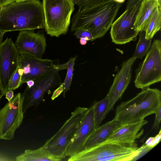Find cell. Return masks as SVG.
<instances>
[{"label":"cell","instance_id":"cell-1","mask_svg":"<svg viewBox=\"0 0 161 161\" xmlns=\"http://www.w3.org/2000/svg\"><path fill=\"white\" fill-rule=\"evenodd\" d=\"M45 20L42 3L39 0L11 3L0 8V31L43 29Z\"/></svg>","mask_w":161,"mask_h":161},{"label":"cell","instance_id":"cell-2","mask_svg":"<svg viewBox=\"0 0 161 161\" xmlns=\"http://www.w3.org/2000/svg\"><path fill=\"white\" fill-rule=\"evenodd\" d=\"M122 5L108 0L87 10H78L72 20L71 31L86 30L92 34L94 40L102 37L110 28Z\"/></svg>","mask_w":161,"mask_h":161},{"label":"cell","instance_id":"cell-3","mask_svg":"<svg viewBox=\"0 0 161 161\" xmlns=\"http://www.w3.org/2000/svg\"><path fill=\"white\" fill-rule=\"evenodd\" d=\"M161 106L160 91L144 88L133 98L118 105L113 119L122 124L137 121L155 114Z\"/></svg>","mask_w":161,"mask_h":161},{"label":"cell","instance_id":"cell-4","mask_svg":"<svg viewBox=\"0 0 161 161\" xmlns=\"http://www.w3.org/2000/svg\"><path fill=\"white\" fill-rule=\"evenodd\" d=\"M136 143L105 141L69 157V161H133L140 152Z\"/></svg>","mask_w":161,"mask_h":161},{"label":"cell","instance_id":"cell-5","mask_svg":"<svg viewBox=\"0 0 161 161\" xmlns=\"http://www.w3.org/2000/svg\"><path fill=\"white\" fill-rule=\"evenodd\" d=\"M88 109L81 107L76 108L59 130L42 146L55 161L62 160L66 157L67 148Z\"/></svg>","mask_w":161,"mask_h":161},{"label":"cell","instance_id":"cell-6","mask_svg":"<svg viewBox=\"0 0 161 161\" xmlns=\"http://www.w3.org/2000/svg\"><path fill=\"white\" fill-rule=\"evenodd\" d=\"M45 29L52 36L58 37L68 31L74 8L72 0H42Z\"/></svg>","mask_w":161,"mask_h":161},{"label":"cell","instance_id":"cell-7","mask_svg":"<svg viewBox=\"0 0 161 161\" xmlns=\"http://www.w3.org/2000/svg\"><path fill=\"white\" fill-rule=\"evenodd\" d=\"M137 69L135 86L142 89L161 80V41L154 40Z\"/></svg>","mask_w":161,"mask_h":161},{"label":"cell","instance_id":"cell-8","mask_svg":"<svg viewBox=\"0 0 161 161\" xmlns=\"http://www.w3.org/2000/svg\"><path fill=\"white\" fill-rule=\"evenodd\" d=\"M23 97L19 92L0 109V139H13L17 129L22 123L24 113Z\"/></svg>","mask_w":161,"mask_h":161},{"label":"cell","instance_id":"cell-9","mask_svg":"<svg viewBox=\"0 0 161 161\" xmlns=\"http://www.w3.org/2000/svg\"><path fill=\"white\" fill-rule=\"evenodd\" d=\"M58 65V67L52 69L35 80L34 85L31 88L26 87L22 94L24 114L30 108L42 100L44 95L48 91L61 83Z\"/></svg>","mask_w":161,"mask_h":161},{"label":"cell","instance_id":"cell-10","mask_svg":"<svg viewBox=\"0 0 161 161\" xmlns=\"http://www.w3.org/2000/svg\"><path fill=\"white\" fill-rule=\"evenodd\" d=\"M142 0L125 11L111 26L112 42L116 44H125L134 40L139 32L134 29V23Z\"/></svg>","mask_w":161,"mask_h":161},{"label":"cell","instance_id":"cell-11","mask_svg":"<svg viewBox=\"0 0 161 161\" xmlns=\"http://www.w3.org/2000/svg\"><path fill=\"white\" fill-rule=\"evenodd\" d=\"M19 56L11 38L0 42V92L3 96L8 90L10 79L19 66Z\"/></svg>","mask_w":161,"mask_h":161},{"label":"cell","instance_id":"cell-12","mask_svg":"<svg viewBox=\"0 0 161 161\" xmlns=\"http://www.w3.org/2000/svg\"><path fill=\"white\" fill-rule=\"evenodd\" d=\"M51 60L39 58L26 54H19V66L23 71L21 85L29 80H35L52 69L58 67Z\"/></svg>","mask_w":161,"mask_h":161},{"label":"cell","instance_id":"cell-13","mask_svg":"<svg viewBox=\"0 0 161 161\" xmlns=\"http://www.w3.org/2000/svg\"><path fill=\"white\" fill-rule=\"evenodd\" d=\"M15 45L19 54H27L42 58L47 46L43 32H34V30L20 31Z\"/></svg>","mask_w":161,"mask_h":161},{"label":"cell","instance_id":"cell-14","mask_svg":"<svg viewBox=\"0 0 161 161\" xmlns=\"http://www.w3.org/2000/svg\"><path fill=\"white\" fill-rule=\"evenodd\" d=\"M136 60L132 56L124 61L120 70L115 75L106 95L109 100L108 113L113 109L115 104L121 98L128 86L131 77L132 66Z\"/></svg>","mask_w":161,"mask_h":161},{"label":"cell","instance_id":"cell-15","mask_svg":"<svg viewBox=\"0 0 161 161\" xmlns=\"http://www.w3.org/2000/svg\"><path fill=\"white\" fill-rule=\"evenodd\" d=\"M95 129L92 104L88 108L74 138L69 145L66 157H70L82 151L87 141Z\"/></svg>","mask_w":161,"mask_h":161},{"label":"cell","instance_id":"cell-16","mask_svg":"<svg viewBox=\"0 0 161 161\" xmlns=\"http://www.w3.org/2000/svg\"><path fill=\"white\" fill-rule=\"evenodd\" d=\"M148 123L144 119L137 121L122 124L106 141L118 142L134 144L142 134V128Z\"/></svg>","mask_w":161,"mask_h":161},{"label":"cell","instance_id":"cell-17","mask_svg":"<svg viewBox=\"0 0 161 161\" xmlns=\"http://www.w3.org/2000/svg\"><path fill=\"white\" fill-rule=\"evenodd\" d=\"M122 125L119 122L113 119L99 125L95 129L88 138L85 144L84 149L96 146L105 142Z\"/></svg>","mask_w":161,"mask_h":161},{"label":"cell","instance_id":"cell-18","mask_svg":"<svg viewBox=\"0 0 161 161\" xmlns=\"http://www.w3.org/2000/svg\"><path fill=\"white\" fill-rule=\"evenodd\" d=\"M161 0H142L134 23L135 30L145 31L154 9L161 5Z\"/></svg>","mask_w":161,"mask_h":161},{"label":"cell","instance_id":"cell-19","mask_svg":"<svg viewBox=\"0 0 161 161\" xmlns=\"http://www.w3.org/2000/svg\"><path fill=\"white\" fill-rule=\"evenodd\" d=\"M16 161H55L46 152L43 147L36 149L25 150L24 152L17 156Z\"/></svg>","mask_w":161,"mask_h":161},{"label":"cell","instance_id":"cell-20","mask_svg":"<svg viewBox=\"0 0 161 161\" xmlns=\"http://www.w3.org/2000/svg\"><path fill=\"white\" fill-rule=\"evenodd\" d=\"M161 26V7H157L153 11L148 22L145 31L146 39H152L154 35L159 31Z\"/></svg>","mask_w":161,"mask_h":161},{"label":"cell","instance_id":"cell-21","mask_svg":"<svg viewBox=\"0 0 161 161\" xmlns=\"http://www.w3.org/2000/svg\"><path fill=\"white\" fill-rule=\"evenodd\" d=\"M109 100L106 96L101 100L95 102L93 104L95 128L98 127L108 114Z\"/></svg>","mask_w":161,"mask_h":161},{"label":"cell","instance_id":"cell-22","mask_svg":"<svg viewBox=\"0 0 161 161\" xmlns=\"http://www.w3.org/2000/svg\"><path fill=\"white\" fill-rule=\"evenodd\" d=\"M138 35L139 39L133 56L136 59H142L146 55L151 47L152 39L145 38L144 31H140Z\"/></svg>","mask_w":161,"mask_h":161},{"label":"cell","instance_id":"cell-23","mask_svg":"<svg viewBox=\"0 0 161 161\" xmlns=\"http://www.w3.org/2000/svg\"><path fill=\"white\" fill-rule=\"evenodd\" d=\"M77 57L70 58L67 62V70L65 79L63 82V92L64 95L70 90L73 76V72L74 70V67L75 64V62Z\"/></svg>","mask_w":161,"mask_h":161},{"label":"cell","instance_id":"cell-24","mask_svg":"<svg viewBox=\"0 0 161 161\" xmlns=\"http://www.w3.org/2000/svg\"><path fill=\"white\" fill-rule=\"evenodd\" d=\"M74 4L77 5L81 12L91 9L108 0H72Z\"/></svg>","mask_w":161,"mask_h":161},{"label":"cell","instance_id":"cell-25","mask_svg":"<svg viewBox=\"0 0 161 161\" xmlns=\"http://www.w3.org/2000/svg\"><path fill=\"white\" fill-rule=\"evenodd\" d=\"M22 76V75L19 72L18 66L9 80L8 86V90H15L21 86Z\"/></svg>","mask_w":161,"mask_h":161},{"label":"cell","instance_id":"cell-26","mask_svg":"<svg viewBox=\"0 0 161 161\" xmlns=\"http://www.w3.org/2000/svg\"><path fill=\"white\" fill-rule=\"evenodd\" d=\"M74 35L77 39L84 38L87 41H94L93 37L92 34L89 31L84 29H79L75 31Z\"/></svg>","mask_w":161,"mask_h":161},{"label":"cell","instance_id":"cell-27","mask_svg":"<svg viewBox=\"0 0 161 161\" xmlns=\"http://www.w3.org/2000/svg\"><path fill=\"white\" fill-rule=\"evenodd\" d=\"M161 130L160 129L158 134L154 137L149 138L145 144L152 149L156 146L161 140Z\"/></svg>","mask_w":161,"mask_h":161},{"label":"cell","instance_id":"cell-28","mask_svg":"<svg viewBox=\"0 0 161 161\" xmlns=\"http://www.w3.org/2000/svg\"><path fill=\"white\" fill-rule=\"evenodd\" d=\"M155 114V117L153 128L155 130H157L159 127L161 120V106Z\"/></svg>","mask_w":161,"mask_h":161},{"label":"cell","instance_id":"cell-29","mask_svg":"<svg viewBox=\"0 0 161 161\" xmlns=\"http://www.w3.org/2000/svg\"><path fill=\"white\" fill-rule=\"evenodd\" d=\"M63 92V84L61 83L59 86L54 91L51 98L52 100H54L56 97L59 96L61 93Z\"/></svg>","mask_w":161,"mask_h":161},{"label":"cell","instance_id":"cell-30","mask_svg":"<svg viewBox=\"0 0 161 161\" xmlns=\"http://www.w3.org/2000/svg\"><path fill=\"white\" fill-rule=\"evenodd\" d=\"M6 98L8 102L10 101L14 97V93L12 90H9L6 92L5 94Z\"/></svg>","mask_w":161,"mask_h":161},{"label":"cell","instance_id":"cell-31","mask_svg":"<svg viewBox=\"0 0 161 161\" xmlns=\"http://www.w3.org/2000/svg\"><path fill=\"white\" fill-rule=\"evenodd\" d=\"M13 160L6 155L0 153V161H11Z\"/></svg>","mask_w":161,"mask_h":161},{"label":"cell","instance_id":"cell-32","mask_svg":"<svg viewBox=\"0 0 161 161\" xmlns=\"http://www.w3.org/2000/svg\"><path fill=\"white\" fill-rule=\"evenodd\" d=\"M141 0H128L127 2L126 8H129Z\"/></svg>","mask_w":161,"mask_h":161},{"label":"cell","instance_id":"cell-33","mask_svg":"<svg viewBox=\"0 0 161 161\" xmlns=\"http://www.w3.org/2000/svg\"><path fill=\"white\" fill-rule=\"evenodd\" d=\"M14 2V0H0V8Z\"/></svg>","mask_w":161,"mask_h":161},{"label":"cell","instance_id":"cell-34","mask_svg":"<svg viewBox=\"0 0 161 161\" xmlns=\"http://www.w3.org/2000/svg\"><path fill=\"white\" fill-rule=\"evenodd\" d=\"M27 86L30 88L33 86L35 84L34 80H29L27 81L26 82Z\"/></svg>","mask_w":161,"mask_h":161},{"label":"cell","instance_id":"cell-35","mask_svg":"<svg viewBox=\"0 0 161 161\" xmlns=\"http://www.w3.org/2000/svg\"><path fill=\"white\" fill-rule=\"evenodd\" d=\"M80 43L82 45H85L87 43V41L84 38L80 39Z\"/></svg>","mask_w":161,"mask_h":161},{"label":"cell","instance_id":"cell-36","mask_svg":"<svg viewBox=\"0 0 161 161\" xmlns=\"http://www.w3.org/2000/svg\"><path fill=\"white\" fill-rule=\"evenodd\" d=\"M113 0L117 3H121V4H122V3H124L125 1V0Z\"/></svg>","mask_w":161,"mask_h":161},{"label":"cell","instance_id":"cell-37","mask_svg":"<svg viewBox=\"0 0 161 161\" xmlns=\"http://www.w3.org/2000/svg\"><path fill=\"white\" fill-rule=\"evenodd\" d=\"M3 36L0 33V42L2 41L3 39Z\"/></svg>","mask_w":161,"mask_h":161},{"label":"cell","instance_id":"cell-38","mask_svg":"<svg viewBox=\"0 0 161 161\" xmlns=\"http://www.w3.org/2000/svg\"><path fill=\"white\" fill-rule=\"evenodd\" d=\"M14 0L15 2H18L25 1H28V0Z\"/></svg>","mask_w":161,"mask_h":161},{"label":"cell","instance_id":"cell-39","mask_svg":"<svg viewBox=\"0 0 161 161\" xmlns=\"http://www.w3.org/2000/svg\"><path fill=\"white\" fill-rule=\"evenodd\" d=\"M3 96L2 94H0V101L1 99Z\"/></svg>","mask_w":161,"mask_h":161},{"label":"cell","instance_id":"cell-40","mask_svg":"<svg viewBox=\"0 0 161 161\" xmlns=\"http://www.w3.org/2000/svg\"></svg>","mask_w":161,"mask_h":161}]
</instances>
